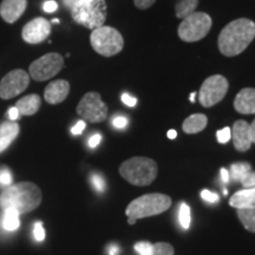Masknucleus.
<instances>
[{
	"instance_id": "f257e3e1",
	"label": "nucleus",
	"mask_w": 255,
	"mask_h": 255,
	"mask_svg": "<svg viewBox=\"0 0 255 255\" xmlns=\"http://www.w3.org/2000/svg\"><path fill=\"white\" fill-rule=\"evenodd\" d=\"M255 38V23L247 18H239L226 25L220 32L218 46L226 57H235L244 52Z\"/></svg>"
},
{
	"instance_id": "f03ea898",
	"label": "nucleus",
	"mask_w": 255,
	"mask_h": 255,
	"mask_svg": "<svg viewBox=\"0 0 255 255\" xmlns=\"http://www.w3.org/2000/svg\"><path fill=\"white\" fill-rule=\"evenodd\" d=\"M40 188L32 182L11 184L0 194V207L2 209L13 208L19 214H27L38 208L41 203Z\"/></svg>"
},
{
	"instance_id": "7ed1b4c3",
	"label": "nucleus",
	"mask_w": 255,
	"mask_h": 255,
	"mask_svg": "<svg viewBox=\"0 0 255 255\" xmlns=\"http://www.w3.org/2000/svg\"><path fill=\"white\" fill-rule=\"evenodd\" d=\"M120 174L133 186L145 187L154 182L157 176V164L148 157H132L120 165Z\"/></svg>"
},
{
	"instance_id": "20e7f679",
	"label": "nucleus",
	"mask_w": 255,
	"mask_h": 255,
	"mask_svg": "<svg viewBox=\"0 0 255 255\" xmlns=\"http://www.w3.org/2000/svg\"><path fill=\"white\" fill-rule=\"evenodd\" d=\"M72 19L82 26L95 30L103 26L108 17L105 0H78L71 8Z\"/></svg>"
},
{
	"instance_id": "39448f33",
	"label": "nucleus",
	"mask_w": 255,
	"mask_h": 255,
	"mask_svg": "<svg viewBox=\"0 0 255 255\" xmlns=\"http://www.w3.org/2000/svg\"><path fill=\"white\" fill-rule=\"evenodd\" d=\"M171 207V199L168 195L159 193L145 194L129 203L126 214L128 218L136 220L150 218V216L162 214Z\"/></svg>"
},
{
	"instance_id": "423d86ee",
	"label": "nucleus",
	"mask_w": 255,
	"mask_h": 255,
	"mask_svg": "<svg viewBox=\"0 0 255 255\" xmlns=\"http://www.w3.org/2000/svg\"><path fill=\"white\" fill-rule=\"evenodd\" d=\"M90 43L98 55L113 57L120 53L124 47V39L120 31L111 26H101L92 30Z\"/></svg>"
},
{
	"instance_id": "0eeeda50",
	"label": "nucleus",
	"mask_w": 255,
	"mask_h": 255,
	"mask_svg": "<svg viewBox=\"0 0 255 255\" xmlns=\"http://www.w3.org/2000/svg\"><path fill=\"white\" fill-rule=\"evenodd\" d=\"M212 24L213 20L209 14L205 12H194L193 14L182 19L178 25V37L187 43H195L203 39L209 33Z\"/></svg>"
},
{
	"instance_id": "6e6552de",
	"label": "nucleus",
	"mask_w": 255,
	"mask_h": 255,
	"mask_svg": "<svg viewBox=\"0 0 255 255\" xmlns=\"http://www.w3.org/2000/svg\"><path fill=\"white\" fill-rule=\"evenodd\" d=\"M229 83L227 78L221 75L210 76L201 85L199 101L203 108L214 107L220 103L227 95Z\"/></svg>"
},
{
	"instance_id": "1a4fd4ad",
	"label": "nucleus",
	"mask_w": 255,
	"mask_h": 255,
	"mask_svg": "<svg viewBox=\"0 0 255 255\" xmlns=\"http://www.w3.org/2000/svg\"><path fill=\"white\" fill-rule=\"evenodd\" d=\"M77 114L90 123H101L107 120L108 107L98 92H88L77 105Z\"/></svg>"
},
{
	"instance_id": "9d476101",
	"label": "nucleus",
	"mask_w": 255,
	"mask_h": 255,
	"mask_svg": "<svg viewBox=\"0 0 255 255\" xmlns=\"http://www.w3.org/2000/svg\"><path fill=\"white\" fill-rule=\"evenodd\" d=\"M64 66V59L59 53H47L34 60L30 65V76L37 82H44L55 77Z\"/></svg>"
},
{
	"instance_id": "9b49d317",
	"label": "nucleus",
	"mask_w": 255,
	"mask_h": 255,
	"mask_svg": "<svg viewBox=\"0 0 255 255\" xmlns=\"http://www.w3.org/2000/svg\"><path fill=\"white\" fill-rule=\"evenodd\" d=\"M30 84V75L24 70L8 72L0 82V98L9 100L25 91Z\"/></svg>"
},
{
	"instance_id": "f8f14e48",
	"label": "nucleus",
	"mask_w": 255,
	"mask_h": 255,
	"mask_svg": "<svg viewBox=\"0 0 255 255\" xmlns=\"http://www.w3.org/2000/svg\"><path fill=\"white\" fill-rule=\"evenodd\" d=\"M50 33V21L43 17H38L25 25L23 32H21V37L28 44H39L46 40Z\"/></svg>"
},
{
	"instance_id": "ddd939ff",
	"label": "nucleus",
	"mask_w": 255,
	"mask_h": 255,
	"mask_svg": "<svg viewBox=\"0 0 255 255\" xmlns=\"http://www.w3.org/2000/svg\"><path fill=\"white\" fill-rule=\"evenodd\" d=\"M232 138L233 144L238 151L244 152L250 150L252 143H253L251 137L250 124L246 121H237L232 129Z\"/></svg>"
},
{
	"instance_id": "4468645a",
	"label": "nucleus",
	"mask_w": 255,
	"mask_h": 255,
	"mask_svg": "<svg viewBox=\"0 0 255 255\" xmlns=\"http://www.w3.org/2000/svg\"><path fill=\"white\" fill-rule=\"evenodd\" d=\"M27 7V0H2L0 15L6 23L12 24L23 15Z\"/></svg>"
},
{
	"instance_id": "2eb2a0df",
	"label": "nucleus",
	"mask_w": 255,
	"mask_h": 255,
	"mask_svg": "<svg viewBox=\"0 0 255 255\" xmlns=\"http://www.w3.org/2000/svg\"><path fill=\"white\" fill-rule=\"evenodd\" d=\"M70 92L69 82L64 79L51 82L44 91V98L49 104H59L66 100Z\"/></svg>"
},
{
	"instance_id": "dca6fc26",
	"label": "nucleus",
	"mask_w": 255,
	"mask_h": 255,
	"mask_svg": "<svg viewBox=\"0 0 255 255\" xmlns=\"http://www.w3.org/2000/svg\"><path fill=\"white\" fill-rule=\"evenodd\" d=\"M234 109L242 115L255 114V89H242L234 100Z\"/></svg>"
},
{
	"instance_id": "f3484780",
	"label": "nucleus",
	"mask_w": 255,
	"mask_h": 255,
	"mask_svg": "<svg viewBox=\"0 0 255 255\" xmlns=\"http://www.w3.org/2000/svg\"><path fill=\"white\" fill-rule=\"evenodd\" d=\"M229 205L237 209H255V187L235 193L229 199Z\"/></svg>"
},
{
	"instance_id": "a211bd4d",
	"label": "nucleus",
	"mask_w": 255,
	"mask_h": 255,
	"mask_svg": "<svg viewBox=\"0 0 255 255\" xmlns=\"http://www.w3.org/2000/svg\"><path fill=\"white\" fill-rule=\"evenodd\" d=\"M41 104V100L38 95H28L25 97L20 98L14 107L17 108L19 114L23 116H32L39 110Z\"/></svg>"
},
{
	"instance_id": "6ab92c4d",
	"label": "nucleus",
	"mask_w": 255,
	"mask_h": 255,
	"mask_svg": "<svg viewBox=\"0 0 255 255\" xmlns=\"http://www.w3.org/2000/svg\"><path fill=\"white\" fill-rule=\"evenodd\" d=\"M207 124H208V117L206 115L194 114L184 120L182 130L188 135H193V133L201 132L202 130H205Z\"/></svg>"
},
{
	"instance_id": "aec40b11",
	"label": "nucleus",
	"mask_w": 255,
	"mask_h": 255,
	"mask_svg": "<svg viewBox=\"0 0 255 255\" xmlns=\"http://www.w3.org/2000/svg\"><path fill=\"white\" fill-rule=\"evenodd\" d=\"M19 213L13 208L4 209V216H2V228L7 232L17 231L20 226V220H19Z\"/></svg>"
},
{
	"instance_id": "412c9836",
	"label": "nucleus",
	"mask_w": 255,
	"mask_h": 255,
	"mask_svg": "<svg viewBox=\"0 0 255 255\" xmlns=\"http://www.w3.org/2000/svg\"><path fill=\"white\" fill-rule=\"evenodd\" d=\"M199 5V0H177L175 5V14L177 18L184 19L193 14Z\"/></svg>"
},
{
	"instance_id": "4be33fe9",
	"label": "nucleus",
	"mask_w": 255,
	"mask_h": 255,
	"mask_svg": "<svg viewBox=\"0 0 255 255\" xmlns=\"http://www.w3.org/2000/svg\"><path fill=\"white\" fill-rule=\"evenodd\" d=\"M252 171V165L247 162H238V163H233L231 169L228 170L229 178L233 181H241L242 178L248 173Z\"/></svg>"
},
{
	"instance_id": "5701e85b",
	"label": "nucleus",
	"mask_w": 255,
	"mask_h": 255,
	"mask_svg": "<svg viewBox=\"0 0 255 255\" xmlns=\"http://www.w3.org/2000/svg\"><path fill=\"white\" fill-rule=\"evenodd\" d=\"M238 218L248 232L255 233V209H238Z\"/></svg>"
},
{
	"instance_id": "b1692460",
	"label": "nucleus",
	"mask_w": 255,
	"mask_h": 255,
	"mask_svg": "<svg viewBox=\"0 0 255 255\" xmlns=\"http://www.w3.org/2000/svg\"><path fill=\"white\" fill-rule=\"evenodd\" d=\"M19 133V126L14 122H5L0 126V137L1 138L15 139Z\"/></svg>"
},
{
	"instance_id": "393cba45",
	"label": "nucleus",
	"mask_w": 255,
	"mask_h": 255,
	"mask_svg": "<svg viewBox=\"0 0 255 255\" xmlns=\"http://www.w3.org/2000/svg\"><path fill=\"white\" fill-rule=\"evenodd\" d=\"M178 221H180L181 227L183 229H188L190 226L191 215H190V208L187 203L182 202L180 206V212H178Z\"/></svg>"
},
{
	"instance_id": "a878e982",
	"label": "nucleus",
	"mask_w": 255,
	"mask_h": 255,
	"mask_svg": "<svg viewBox=\"0 0 255 255\" xmlns=\"http://www.w3.org/2000/svg\"><path fill=\"white\" fill-rule=\"evenodd\" d=\"M150 255H174V247L167 242L152 244V252Z\"/></svg>"
},
{
	"instance_id": "bb28decb",
	"label": "nucleus",
	"mask_w": 255,
	"mask_h": 255,
	"mask_svg": "<svg viewBox=\"0 0 255 255\" xmlns=\"http://www.w3.org/2000/svg\"><path fill=\"white\" fill-rule=\"evenodd\" d=\"M90 181L92 186L95 188V190L98 191V193H103V191H105V189H107V182H105L104 177L102 176L101 174L98 173L91 174Z\"/></svg>"
},
{
	"instance_id": "cd10ccee",
	"label": "nucleus",
	"mask_w": 255,
	"mask_h": 255,
	"mask_svg": "<svg viewBox=\"0 0 255 255\" xmlns=\"http://www.w3.org/2000/svg\"><path fill=\"white\" fill-rule=\"evenodd\" d=\"M133 248L138 255H150L152 252V244L148 241H139L135 244Z\"/></svg>"
},
{
	"instance_id": "c85d7f7f",
	"label": "nucleus",
	"mask_w": 255,
	"mask_h": 255,
	"mask_svg": "<svg viewBox=\"0 0 255 255\" xmlns=\"http://www.w3.org/2000/svg\"><path fill=\"white\" fill-rule=\"evenodd\" d=\"M33 237L36 241L41 242L45 240V231H44L43 222H36L33 226Z\"/></svg>"
},
{
	"instance_id": "c756f323",
	"label": "nucleus",
	"mask_w": 255,
	"mask_h": 255,
	"mask_svg": "<svg viewBox=\"0 0 255 255\" xmlns=\"http://www.w3.org/2000/svg\"><path fill=\"white\" fill-rule=\"evenodd\" d=\"M216 136H218V141L220 143H222V144H225V143H227L229 139L232 138V130L229 129L228 127L223 128V129L219 130L218 132H216Z\"/></svg>"
},
{
	"instance_id": "7c9ffc66",
	"label": "nucleus",
	"mask_w": 255,
	"mask_h": 255,
	"mask_svg": "<svg viewBox=\"0 0 255 255\" xmlns=\"http://www.w3.org/2000/svg\"><path fill=\"white\" fill-rule=\"evenodd\" d=\"M12 174L8 169H2L0 170V184L4 187H8L12 184Z\"/></svg>"
},
{
	"instance_id": "2f4dec72",
	"label": "nucleus",
	"mask_w": 255,
	"mask_h": 255,
	"mask_svg": "<svg viewBox=\"0 0 255 255\" xmlns=\"http://www.w3.org/2000/svg\"><path fill=\"white\" fill-rule=\"evenodd\" d=\"M201 197L209 203H216V202H219V200H220L218 194L213 193V191L207 190V189L201 191Z\"/></svg>"
},
{
	"instance_id": "473e14b6",
	"label": "nucleus",
	"mask_w": 255,
	"mask_h": 255,
	"mask_svg": "<svg viewBox=\"0 0 255 255\" xmlns=\"http://www.w3.org/2000/svg\"><path fill=\"white\" fill-rule=\"evenodd\" d=\"M240 182L245 188L255 187V171H251V173H248L246 176L242 178Z\"/></svg>"
},
{
	"instance_id": "72a5a7b5",
	"label": "nucleus",
	"mask_w": 255,
	"mask_h": 255,
	"mask_svg": "<svg viewBox=\"0 0 255 255\" xmlns=\"http://www.w3.org/2000/svg\"><path fill=\"white\" fill-rule=\"evenodd\" d=\"M113 126L117 129H124L128 126V119L126 116L119 115V116L114 117L113 119Z\"/></svg>"
},
{
	"instance_id": "f704fd0d",
	"label": "nucleus",
	"mask_w": 255,
	"mask_h": 255,
	"mask_svg": "<svg viewBox=\"0 0 255 255\" xmlns=\"http://www.w3.org/2000/svg\"><path fill=\"white\" fill-rule=\"evenodd\" d=\"M156 0H133V4L139 9H148L155 4Z\"/></svg>"
},
{
	"instance_id": "c9c22d12",
	"label": "nucleus",
	"mask_w": 255,
	"mask_h": 255,
	"mask_svg": "<svg viewBox=\"0 0 255 255\" xmlns=\"http://www.w3.org/2000/svg\"><path fill=\"white\" fill-rule=\"evenodd\" d=\"M43 8L46 13H53L58 8V4H57L55 0H47V1L44 2Z\"/></svg>"
},
{
	"instance_id": "e433bc0d",
	"label": "nucleus",
	"mask_w": 255,
	"mask_h": 255,
	"mask_svg": "<svg viewBox=\"0 0 255 255\" xmlns=\"http://www.w3.org/2000/svg\"><path fill=\"white\" fill-rule=\"evenodd\" d=\"M122 102L124 104L127 105V107H135V105L137 104V100L135 97H132V96H130L129 94H123L122 95Z\"/></svg>"
},
{
	"instance_id": "4c0bfd02",
	"label": "nucleus",
	"mask_w": 255,
	"mask_h": 255,
	"mask_svg": "<svg viewBox=\"0 0 255 255\" xmlns=\"http://www.w3.org/2000/svg\"><path fill=\"white\" fill-rule=\"evenodd\" d=\"M85 127H87L85 121H78V122L76 123V126L72 127V129H71L72 135H81V133L83 132V130L85 129Z\"/></svg>"
},
{
	"instance_id": "58836bf2",
	"label": "nucleus",
	"mask_w": 255,
	"mask_h": 255,
	"mask_svg": "<svg viewBox=\"0 0 255 255\" xmlns=\"http://www.w3.org/2000/svg\"><path fill=\"white\" fill-rule=\"evenodd\" d=\"M101 141H102V135H100V133H95V135H92L90 138H89L88 144L91 149H95L96 146L100 144Z\"/></svg>"
},
{
	"instance_id": "ea45409f",
	"label": "nucleus",
	"mask_w": 255,
	"mask_h": 255,
	"mask_svg": "<svg viewBox=\"0 0 255 255\" xmlns=\"http://www.w3.org/2000/svg\"><path fill=\"white\" fill-rule=\"evenodd\" d=\"M8 117H9V120H11V121H17L19 117H20V114H19L17 108L13 107V108H11V109L8 110Z\"/></svg>"
},
{
	"instance_id": "a19ab883",
	"label": "nucleus",
	"mask_w": 255,
	"mask_h": 255,
	"mask_svg": "<svg viewBox=\"0 0 255 255\" xmlns=\"http://www.w3.org/2000/svg\"><path fill=\"white\" fill-rule=\"evenodd\" d=\"M12 142H13V141H12V139H9V138H1V137H0V152L4 151L5 149L7 148V146H9V144H11Z\"/></svg>"
},
{
	"instance_id": "79ce46f5",
	"label": "nucleus",
	"mask_w": 255,
	"mask_h": 255,
	"mask_svg": "<svg viewBox=\"0 0 255 255\" xmlns=\"http://www.w3.org/2000/svg\"><path fill=\"white\" fill-rule=\"evenodd\" d=\"M108 255H119L120 253V247L117 245H111V246L108 247Z\"/></svg>"
},
{
	"instance_id": "37998d69",
	"label": "nucleus",
	"mask_w": 255,
	"mask_h": 255,
	"mask_svg": "<svg viewBox=\"0 0 255 255\" xmlns=\"http://www.w3.org/2000/svg\"><path fill=\"white\" fill-rule=\"evenodd\" d=\"M220 174H221V178H222V181L225 183H228L229 181H231V178H229V173H228L227 169L222 168L221 170H220Z\"/></svg>"
},
{
	"instance_id": "c03bdc74",
	"label": "nucleus",
	"mask_w": 255,
	"mask_h": 255,
	"mask_svg": "<svg viewBox=\"0 0 255 255\" xmlns=\"http://www.w3.org/2000/svg\"><path fill=\"white\" fill-rule=\"evenodd\" d=\"M250 129H251V137H252V142L255 143V120L250 124Z\"/></svg>"
},
{
	"instance_id": "a18cd8bd",
	"label": "nucleus",
	"mask_w": 255,
	"mask_h": 255,
	"mask_svg": "<svg viewBox=\"0 0 255 255\" xmlns=\"http://www.w3.org/2000/svg\"><path fill=\"white\" fill-rule=\"evenodd\" d=\"M78 0H63V2H64V5L66 6V7H69L70 9H71L73 6H75V4L76 2H77Z\"/></svg>"
},
{
	"instance_id": "49530a36",
	"label": "nucleus",
	"mask_w": 255,
	"mask_h": 255,
	"mask_svg": "<svg viewBox=\"0 0 255 255\" xmlns=\"http://www.w3.org/2000/svg\"><path fill=\"white\" fill-rule=\"evenodd\" d=\"M176 136H177V132H176V130H169L168 131V138H170V139H174V138H176Z\"/></svg>"
},
{
	"instance_id": "de8ad7c7",
	"label": "nucleus",
	"mask_w": 255,
	"mask_h": 255,
	"mask_svg": "<svg viewBox=\"0 0 255 255\" xmlns=\"http://www.w3.org/2000/svg\"><path fill=\"white\" fill-rule=\"evenodd\" d=\"M128 223H129V225H135V223H136V219L129 218V219H128Z\"/></svg>"
},
{
	"instance_id": "09e8293b",
	"label": "nucleus",
	"mask_w": 255,
	"mask_h": 255,
	"mask_svg": "<svg viewBox=\"0 0 255 255\" xmlns=\"http://www.w3.org/2000/svg\"><path fill=\"white\" fill-rule=\"evenodd\" d=\"M195 96H196V92H191V95H190V101L193 102H195Z\"/></svg>"
},
{
	"instance_id": "8fccbe9b",
	"label": "nucleus",
	"mask_w": 255,
	"mask_h": 255,
	"mask_svg": "<svg viewBox=\"0 0 255 255\" xmlns=\"http://www.w3.org/2000/svg\"><path fill=\"white\" fill-rule=\"evenodd\" d=\"M52 23H53V24H58V23H59V20H58V19H53Z\"/></svg>"
}]
</instances>
